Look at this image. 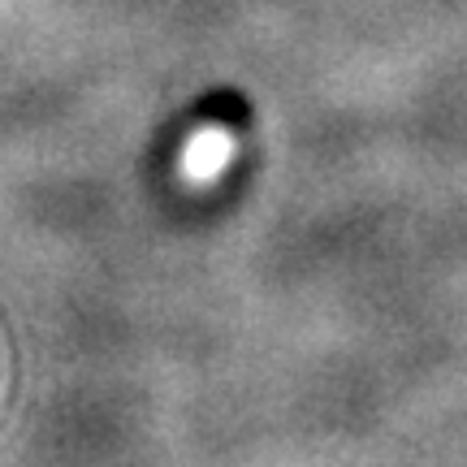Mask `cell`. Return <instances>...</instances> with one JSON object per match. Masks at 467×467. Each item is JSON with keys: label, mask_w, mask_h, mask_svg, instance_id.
Here are the masks:
<instances>
[{"label": "cell", "mask_w": 467, "mask_h": 467, "mask_svg": "<svg viewBox=\"0 0 467 467\" xmlns=\"http://www.w3.org/2000/svg\"><path fill=\"white\" fill-rule=\"evenodd\" d=\"M234 156H238V139H234L230 126H200L182 143V156H178V178L191 186H213L230 173Z\"/></svg>", "instance_id": "cell-1"}]
</instances>
